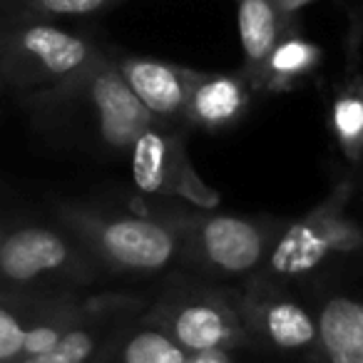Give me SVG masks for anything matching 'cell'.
<instances>
[{
    "instance_id": "obj_1",
    "label": "cell",
    "mask_w": 363,
    "mask_h": 363,
    "mask_svg": "<svg viewBox=\"0 0 363 363\" xmlns=\"http://www.w3.org/2000/svg\"><path fill=\"white\" fill-rule=\"evenodd\" d=\"M18 102L50 145L97 162H125L137 135L155 122L117 72L110 48L77 75Z\"/></svg>"
},
{
    "instance_id": "obj_2",
    "label": "cell",
    "mask_w": 363,
    "mask_h": 363,
    "mask_svg": "<svg viewBox=\"0 0 363 363\" xmlns=\"http://www.w3.org/2000/svg\"><path fill=\"white\" fill-rule=\"evenodd\" d=\"M358 267H363V214L356 207V179L343 172L316 207L286 219L252 279L308 294Z\"/></svg>"
},
{
    "instance_id": "obj_3",
    "label": "cell",
    "mask_w": 363,
    "mask_h": 363,
    "mask_svg": "<svg viewBox=\"0 0 363 363\" xmlns=\"http://www.w3.org/2000/svg\"><path fill=\"white\" fill-rule=\"evenodd\" d=\"M50 217L60 222L110 279H160L177 269V237L152 202L120 204L100 199H55Z\"/></svg>"
},
{
    "instance_id": "obj_4",
    "label": "cell",
    "mask_w": 363,
    "mask_h": 363,
    "mask_svg": "<svg viewBox=\"0 0 363 363\" xmlns=\"http://www.w3.org/2000/svg\"><path fill=\"white\" fill-rule=\"evenodd\" d=\"M177 237V272L222 284L257 277L289 217L232 214L152 199Z\"/></svg>"
},
{
    "instance_id": "obj_5",
    "label": "cell",
    "mask_w": 363,
    "mask_h": 363,
    "mask_svg": "<svg viewBox=\"0 0 363 363\" xmlns=\"http://www.w3.org/2000/svg\"><path fill=\"white\" fill-rule=\"evenodd\" d=\"M142 316L184 351H232L259 356L244 326L234 284L169 272L147 291ZM262 358V356H259Z\"/></svg>"
},
{
    "instance_id": "obj_6",
    "label": "cell",
    "mask_w": 363,
    "mask_h": 363,
    "mask_svg": "<svg viewBox=\"0 0 363 363\" xmlns=\"http://www.w3.org/2000/svg\"><path fill=\"white\" fill-rule=\"evenodd\" d=\"M107 281L85 247L52 217L8 224L0 237V291L87 294Z\"/></svg>"
},
{
    "instance_id": "obj_7",
    "label": "cell",
    "mask_w": 363,
    "mask_h": 363,
    "mask_svg": "<svg viewBox=\"0 0 363 363\" xmlns=\"http://www.w3.org/2000/svg\"><path fill=\"white\" fill-rule=\"evenodd\" d=\"M105 45L55 21L13 18L0 23V82L16 97L48 90L77 75Z\"/></svg>"
},
{
    "instance_id": "obj_8",
    "label": "cell",
    "mask_w": 363,
    "mask_h": 363,
    "mask_svg": "<svg viewBox=\"0 0 363 363\" xmlns=\"http://www.w3.org/2000/svg\"><path fill=\"white\" fill-rule=\"evenodd\" d=\"M234 286L244 326L264 361L313 363L318 323L308 294L262 279H247Z\"/></svg>"
},
{
    "instance_id": "obj_9",
    "label": "cell",
    "mask_w": 363,
    "mask_h": 363,
    "mask_svg": "<svg viewBox=\"0 0 363 363\" xmlns=\"http://www.w3.org/2000/svg\"><path fill=\"white\" fill-rule=\"evenodd\" d=\"M189 135L155 120L137 135L122 164L130 169L132 184L150 199L214 209L219 192L199 177L189 155Z\"/></svg>"
},
{
    "instance_id": "obj_10",
    "label": "cell",
    "mask_w": 363,
    "mask_h": 363,
    "mask_svg": "<svg viewBox=\"0 0 363 363\" xmlns=\"http://www.w3.org/2000/svg\"><path fill=\"white\" fill-rule=\"evenodd\" d=\"M147 291L97 289L90 291L75 321L48 351L23 363H90L105 341L132 316L145 308Z\"/></svg>"
},
{
    "instance_id": "obj_11",
    "label": "cell",
    "mask_w": 363,
    "mask_h": 363,
    "mask_svg": "<svg viewBox=\"0 0 363 363\" xmlns=\"http://www.w3.org/2000/svg\"><path fill=\"white\" fill-rule=\"evenodd\" d=\"M316 308L313 363H363V267L308 291Z\"/></svg>"
},
{
    "instance_id": "obj_12",
    "label": "cell",
    "mask_w": 363,
    "mask_h": 363,
    "mask_svg": "<svg viewBox=\"0 0 363 363\" xmlns=\"http://www.w3.org/2000/svg\"><path fill=\"white\" fill-rule=\"evenodd\" d=\"M112 62L140 105L162 125L187 130V105L194 82V67L157 57L132 55L110 48Z\"/></svg>"
},
{
    "instance_id": "obj_13",
    "label": "cell",
    "mask_w": 363,
    "mask_h": 363,
    "mask_svg": "<svg viewBox=\"0 0 363 363\" xmlns=\"http://www.w3.org/2000/svg\"><path fill=\"white\" fill-rule=\"evenodd\" d=\"M259 92L242 70L234 72H194L187 105L189 132L224 135L242 125L254 107Z\"/></svg>"
},
{
    "instance_id": "obj_14",
    "label": "cell",
    "mask_w": 363,
    "mask_h": 363,
    "mask_svg": "<svg viewBox=\"0 0 363 363\" xmlns=\"http://www.w3.org/2000/svg\"><path fill=\"white\" fill-rule=\"evenodd\" d=\"M323 62V48L306 38L298 23L289 26L277 40L257 77V92L284 95L296 90Z\"/></svg>"
},
{
    "instance_id": "obj_15",
    "label": "cell",
    "mask_w": 363,
    "mask_h": 363,
    "mask_svg": "<svg viewBox=\"0 0 363 363\" xmlns=\"http://www.w3.org/2000/svg\"><path fill=\"white\" fill-rule=\"evenodd\" d=\"M326 127L341 155L343 172L353 174L363 164V75L351 70L331 87Z\"/></svg>"
},
{
    "instance_id": "obj_16",
    "label": "cell",
    "mask_w": 363,
    "mask_h": 363,
    "mask_svg": "<svg viewBox=\"0 0 363 363\" xmlns=\"http://www.w3.org/2000/svg\"><path fill=\"white\" fill-rule=\"evenodd\" d=\"M184 353L187 351L179 343L147 321L140 311L107 338L90 363H179Z\"/></svg>"
},
{
    "instance_id": "obj_17",
    "label": "cell",
    "mask_w": 363,
    "mask_h": 363,
    "mask_svg": "<svg viewBox=\"0 0 363 363\" xmlns=\"http://www.w3.org/2000/svg\"><path fill=\"white\" fill-rule=\"evenodd\" d=\"M234 3H237V28L244 55L239 70L257 90V77L262 72L264 60L284 35V30L294 23L284 18L279 0H234Z\"/></svg>"
},
{
    "instance_id": "obj_18",
    "label": "cell",
    "mask_w": 363,
    "mask_h": 363,
    "mask_svg": "<svg viewBox=\"0 0 363 363\" xmlns=\"http://www.w3.org/2000/svg\"><path fill=\"white\" fill-rule=\"evenodd\" d=\"M67 294L75 291H0V363H21L26 358L33 326Z\"/></svg>"
},
{
    "instance_id": "obj_19",
    "label": "cell",
    "mask_w": 363,
    "mask_h": 363,
    "mask_svg": "<svg viewBox=\"0 0 363 363\" xmlns=\"http://www.w3.org/2000/svg\"><path fill=\"white\" fill-rule=\"evenodd\" d=\"M125 0H21L18 18H40V21H62V18H90L120 6Z\"/></svg>"
},
{
    "instance_id": "obj_20",
    "label": "cell",
    "mask_w": 363,
    "mask_h": 363,
    "mask_svg": "<svg viewBox=\"0 0 363 363\" xmlns=\"http://www.w3.org/2000/svg\"><path fill=\"white\" fill-rule=\"evenodd\" d=\"M313 3H316V0H279V8H281L284 18H286L289 23H298L301 11H306Z\"/></svg>"
},
{
    "instance_id": "obj_21",
    "label": "cell",
    "mask_w": 363,
    "mask_h": 363,
    "mask_svg": "<svg viewBox=\"0 0 363 363\" xmlns=\"http://www.w3.org/2000/svg\"><path fill=\"white\" fill-rule=\"evenodd\" d=\"M21 16V0H0V23Z\"/></svg>"
},
{
    "instance_id": "obj_22",
    "label": "cell",
    "mask_w": 363,
    "mask_h": 363,
    "mask_svg": "<svg viewBox=\"0 0 363 363\" xmlns=\"http://www.w3.org/2000/svg\"><path fill=\"white\" fill-rule=\"evenodd\" d=\"M353 179H356V207L363 214V164L353 172Z\"/></svg>"
},
{
    "instance_id": "obj_23",
    "label": "cell",
    "mask_w": 363,
    "mask_h": 363,
    "mask_svg": "<svg viewBox=\"0 0 363 363\" xmlns=\"http://www.w3.org/2000/svg\"><path fill=\"white\" fill-rule=\"evenodd\" d=\"M6 229H8V222H3V219H0V237L6 234Z\"/></svg>"
},
{
    "instance_id": "obj_24",
    "label": "cell",
    "mask_w": 363,
    "mask_h": 363,
    "mask_svg": "<svg viewBox=\"0 0 363 363\" xmlns=\"http://www.w3.org/2000/svg\"><path fill=\"white\" fill-rule=\"evenodd\" d=\"M3 92H6V90H3V82H0V95H3Z\"/></svg>"
}]
</instances>
